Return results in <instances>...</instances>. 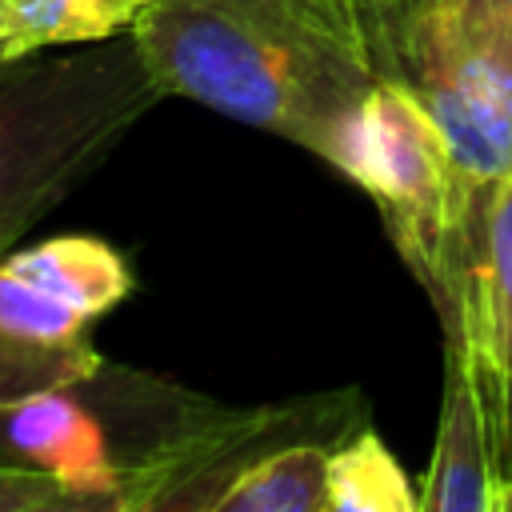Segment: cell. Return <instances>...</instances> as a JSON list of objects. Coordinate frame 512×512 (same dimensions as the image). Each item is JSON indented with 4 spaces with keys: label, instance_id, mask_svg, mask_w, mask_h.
Masks as SVG:
<instances>
[{
    "label": "cell",
    "instance_id": "9c48e42d",
    "mask_svg": "<svg viewBox=\"0 0 512 512\" xmlns=\"http://www.w3.org/2000/svg\"><path fill=\"white\" fill-rule=\"evenodd\" d=\"M148 0H0V64L128 36Z\"/></svg>",
    "mask_w": 512,
    "mask_h": 512
},
{
    "label": "cell",
    "instance_id": "e0dca14e",
    "mask_svg": "<svg viewBox=\"0 0 512 512\" xmlns=\"http://www.w3.org/2000/svg\"><path fill=\"white\" fill-rule=\"evenodd\" d=\"M0 68H4V64H0Z\"/></svg>",
    "mask_w": 512,
    "mask_h": 512
},
{
    "label": "cell",
    "instance_id": "3957f363",
    "mask_svg": "<svg viewBox=\"0 0 512 512\" xmlns=\"http://www.w3.org/2000/svg\"><path fill=\"white\" fill-rule=\"evenodd\" d=\"M384 76L436 116L460 172L488 184L512 172V4L400 0L368 16Z\"/></svg>",
    "mask_w": 512,
    "mask_h": 512
},
{
    "label": "cell",
    "instance_id": "52a82bcc",
    "mask_svg": "<svg viewBox=\"0 0 512 512\" xmlns=\"http://www.w3.org/2000/svg\"><path fill=\"white\" fill-rule=\"evenodd\" d=\"M92 316L52 288L24 248H0V400L72 388L104 368Z\"/></svg>",
    "mask_w": 512,
    "mask_h": 512
},
{
    "label": "cell",
    "instance_id": "7a4b0ae2",
    "mask_svg": "<svg viewBox=\"0 0 512 512\" xmlns=\"http://www.w3.org/2000/svg\"><path fill=\"white\" fill-rule=\"evenodd\" d=\"M164 100L132 32L0 68V248H12Z\"/></svg>",
    "mask_w": 512,
    "mask_h": 512
},
{
    "label": "cell",
    "instance_id": "2e32d148",
    "mask_svg": "<svg viewBox=\"0 0 512 512\" xmlns=\"http://www.w3.org/2000/svg\"><path fill=\"white\" fill-rule=\"evenodd\" d=\"M508 4H512V0H508Z\"/></svg>",
    "mask_w": 512,
    "mask_h": 512
},
{
    "label": "cell",
    "instance_id": "277c9868",
    "mask_svg": "<svg viewBox=\"0 0 512 512\" xmlns=\"http://www.w3.org/2000/svg\"><path fill=\"white\" fill-rule=\"evenodd\" d=\"M360 184L440 320L456 300V264L476 184L460 172L436 116L396 76H380L328 160Z\"/></svg>",
    "mask_w": 512,
    "mask_h": 512
},
{
    "label": "cell",
    "instance_id": "4fadbf2b",
    "mask_svg": "<svg viewBox=\"0 0 512 512\" xmlns=\"http://www.w3.org/2000/svg\"><path fill=\"white\" fill-rule=\"evenodd\" d=\"M496 464H500V480H508L512 476V364H508V384H504V416H500Z\"/></svg>",
    "mask_w": 512,
    "mask_h": 512
},
{
    "label": "cell",
    "instance_id": "8fae6325",
    "mask_svg": "<svg viewBox=\"0 0 512 512\" xmlns=\"http://www.w3.org/2000/svg\"><path fill=\"white\" fill-rule=\"evenodd\" d=\"M328 504L332 512H420V492L380 432L360 424L328 452Z\"/></svg>",
    "mask_w": 512,
    "mask_h": 512
},
{
    "label": "cell",
    "instance_id": "5bb4252c",
    "mask_svg": "<svg viewBox=\"0 0 512 512\" xmlns=\"http://www.w3.org/2000/svg\"><path fill=\"white\" fill-rule=\"evenodd\" d=\"M492 512H512V476H508V480H500V488H496V504H492Z\"/></svg>",
    "mask_w": 512,
    "mask_h": 512
},
{
    "label": "cell",
    "instance_id": "6da1fadb",
    "mask_svg": "<svg viewBox=\"0 0 512 512\" xmlns=\"http://www.w3.org/2000/svg\"><path fill=\"white\" fill-rule=\"evenodd\" d=\"M132 40L164 96L292 140L324 164L384 76L360 0H148Z\"/></svg>",
    "mask_w": 512,
    "mask_h": 512
},
{
    "label": "cell",
    "instance_id": "8992f818",
    "mask_svg": "<svg viewBox=\"0 0 512 512\" xmlns=\"http://www.w3.org/2000/svg\"><path fill=\"white\" fill-rule=\"evenodd\" d=\"M440 324L444 344L460 348L480 380L496 444L512 364V172L476 184L472 192L456 264V300Z\"/></svg>",
    "mask_w": 512,
    "mask_h": 512
},
{
    "label": "cell",
    "instance_id": "30bf717a",
    "mask_svg": "<svg viewBox=\"0 0 512 512\" xmlns=\"http://www.w3.org/2000/svg\"><path fill=\"white\" fill-rule=\"evenodd\" d=\"M328 440H296L260 456L216 504V512H332Z\"/></svg>",
    "mask_w": 512,
    "mask_h": 512
},
{
    "label": "cell",
    "instance_id": "ba28073f",
    "mask_svg": "<svg viewBox=\"0 0 512 512\" xmlns=\"http://www.w3.org/2000/svg\"><path fill=\"white\" fill-rule=\"evenodd\" d=\"M500 488L496 444L480 380L460 348L444 352V400L428 472L420 480V512H492Z\"/></svg>",
    "mask_w": 512,
    "mask_h": 512
},
{
    "label": "cell",
    "instance_id": "7c38bea8",
    "mask_svg": "<svg viewBox=\"0 0 512 512\" xmlns=\"http://www.w3.org/2000/svg\"><path fill=\"white\" fill-rule=\"evenodd\" d=\"M0 512H84V508L48 472L0 464Z\"/></svg>",
    "mask_w": 512,
    "mask_h": 512
},
{
    "label": "cell",
    "instance_id": "9a60e30c",
    "mask_svg": "<svg viewBox=\"0 0 512 512\" xmlns=\"http://www.w3.org/2000/svg\"><path fill=\"white\" fill-rule=\"evenodd\" d=\"M392 4H400V0H360V8H364L368 16H376V12H384V8H392Z\"/></svg>",
    "mask_w": 512,
    "mask_h": 512
},
{
    "label": "cell",
    "instance_id": "5b68a950",
    "mask_svg": "<svg viewBox=\"0 0 512 512\" xmlns=\"http://www.w3.org/2000/svg\"><path fill=\"white\" fill-rule=\"evenodd\" d=\"M360 388L312 392L256 408L208 400L124 484L120 512H216L220 496L268 452L296 440L340 444L364 420Z\"/></svg>",
    "mask_w": 512,
    "mask_h": 512
}]
</instances>
